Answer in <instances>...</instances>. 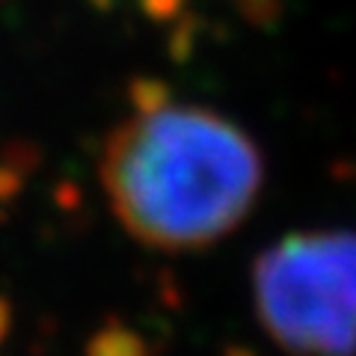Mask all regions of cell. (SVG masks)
<instances>
[{
    "mask_svg": "<svg viewBox=\"0 0 356 356\" xmlns=\"http://www.w3.org/2000/svg\"><path fill=\"white\" fill-rule=\"evenodd\" d=\"M102 184L131 238L163 252H196L252 214L264 154L217 110L166 104L107 134Z\"/></svg>",
    "mask_w": 356,
    "mask_h": 356,
    "instance_id": "6da1fadb",
    "label": "cell"
},
{
    "mask_svg": "<svg viewBox=\"0 0 356 356\" xmlns=\"http://www.w3.org/2000/svg\"><path fill=\"white\" fill-rule=\"evenodd\" d=\"M252 303L288 356H356V232L282 235L252 264Z\"/></svg>",
    "mask_w": 356,
    "mask_h": 356,
    "instance_id": "7a4b0ae2",
    "label": "cell"
},
{
    "mask_svg": "<svg viewBox=\"0 0 356 356\" xmlns=\"http://www.w3.org/2000/svg\"><path fill=\"white\" fill-rule=\"evenodd\" d=\"M83 356H152L149 341L137 330L122 324L119 318H107L83 344Z\"/></svg>",
    "mask_w": 356,
    "mask_h": 356,
    "instance_id": "3957f363",
    "label": "cell"
},
{
    "mask_svg": "<svg viewBox=\"0 0 356 356\" xmlns=\"http://www.w3.org/2000/svg\"><path fill=\"white\" fill-rule=\"evenodd\" d=\"M128 98L137 113H154V110H161L166 104H172V92L170 86L158 77H134L128 83Z\"/></svg>",
    "mask_w": 356,
    "mask_h": 356,
    "instance_id": "277c9868",
    "label": "cell"
},
{
    "mask_svg": "<svg viewBox=\"0 0 356 356\" xmlns=\"http://www.w3.org/2000/svg\"><path fill=\"white\" fill-rule=\"evenodd\" d=\"M3 161L13 163L15 170H21L27 175L42 163V152H39L36 143H30V140H13L3 146Z\"/></svg>",
    "mask_w": 356,
    "mask_h": 356,
    "instance_id": "5b68a950",
    "label": "cell"
},
{
    "mask_svg": "<svg viewBox=\"0 0 356 356\" xmlns=\"http://www.w3.org/2000/svg\"><path fill=\"white\" fill-rule=\"evenodd\" d=\"M21 191H24V172L15 170L13 163L0 161V205L13 202Z\"/></svg>",
    "mask_w": 356,
    "mask_h": 356,
    "instance_id": "8992f818",
    "label": "cell"
},
{
    "mask_svg": "<svg viewBox=\"0 0 356 356\" xmlns=\"http://www.w3.org/2000/svg\"><path fill=\"white\" fill-rule=\"evenodd\" d=\"M184 0H140V9L146 13L152 21H170L178 9H181Z\"/></svg>",
    "mask_w": 356,
    "mask_h": 356,
    "instance_id": "52a82bcc",
    "label": "cell"
},
{
    "mask_svg": "<svg viewBox=\"0 0 356 356\" xmlns=\"http://www.w3.org/2000/svg\"><path fill=\"white\" fill-rule=\"evenodd\" d=\"M9 332H13V303L0 294V344L9 339Z\"/></svg>",
    "mask_w": 356,
    "mask_h": 356,
    "instance_id": "ba28073f",
    "label": "cell"
}]
</instances>
